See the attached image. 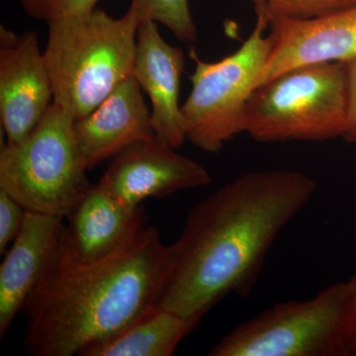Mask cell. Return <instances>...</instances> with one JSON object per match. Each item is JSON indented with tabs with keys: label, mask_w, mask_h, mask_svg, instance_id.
I'll return each instance as SVG.
<instances>
[{
	"label": "cell",
	"mask_w": 356,
	"mask_h": 356,
	"mask_svg": "<svg viewBox=\"0 0 356 356\" xmlns=\"http://www.w3.org/2000/svg\"><path fill=\"white\" fill-rule=\"evenodd\" d=\"M202 318L156 305L111 336L86 346L81 356H172Z\"/></svg>",
	"instance_id": "15"
},
{
	"label": "cell",
	"mask_w": 356,
	"mask_h": 356,
	"mask_svg": "<svg viewBox=\"0 0 356 356\" xmlns=\"http://www.w3.org/2000/svg\"><path fill=\"white\" fill-rule=\"evenodd\" d=\"M54 102L50 72L36 32L0 28V119L7 144L22 142Z\"/></svg>",
	"instance_id": "8"
},
{
	"label": "cell",
	"mask_w": 356,
	"mask_h": 356,
	"mask_svg": "<svg viewBox=\"0 0 356 356\" xmlns=\"http://www.w3.org/2000/svg\"><path fill=\"white\" fill-rule=\"evenodd\" d=\"M64 229V218L26 210L19 233L0 266V337L6 336L57 252Z\"/></svg>",
	"instance_id": "14"
},
{
	"label": "cell",
	"mask_w": 356,
	"mask_h": 356,
	"mask_svg": "<svg viewBox=\"0 0 356 356\" xmlns=\"http://www.w3.org/2000/svg\"><path fill=\"white\" fill-rule=\"evenodd\" d=\"M175 261V243L161 242L154 227L92 262L79 261L60 238L23 306L26 350L33 356L79 355L120 331L159 304Z\"/></svg>",
	"instance_id": "2"
},
{
	"label": "cell",
	"mask_w": 356,
	"mask_h": 356,
	"mask_svg": "<svg viewBox=\"0 0 356 356\" xmlns=\"http://www.w3.org/2000/svg\"><path fill=\"white\" fill-rule=\"evenodd\" d=\"M268 28L273 49L259 86L302 65L356 60V4L313 19L273 18Z\"/></svg>",
	"instance_id": "10"
},
{
	"label": "cell",
	"mask_w": 356,
	"mask_h": 356,
	"mask_svg": "<svg viewBox=\"0 0 356 356\" xmlns=\"http://www.w3.org/2000/svg\"><path fill=\"white\" fill-rule=\"evenodd\" d=\"M269 22L257 16L252 34L235 53L216 63L199 58L191 74V92L181 105L186 139L206 153L218 154L243 132L248 100L259 88L262 70L273 49Z\"/></svg>",
	"instance_id": "6"
},
{
	"label": "cell",
	"mask_w": 356,
	"mask_h": 356,
	"mask_svg": "<svg viewBox=\"0 0 356 356\" xmlns=\"http://www.w3.org/2000/svg\"><path fill=\"white\" fill-rule=\"evenodd\" d=\"M348 100L343 139L356 145V60L348 63Z\"/></svg>",
	"instance_id": "20"
},
{
	"label": "cell",
	"mask_w": 356,
	"mask_h": 356,
	"mask_svg": "<svg viewBox=\"0 0 356 356\" xmlns=\"http://www.w3.org/2000/svg\"><path fill=\"white\" fill-rule=\"evenodd\" d=\"M254 4L255 13L257 16H264V11H266L267 1L268 0H250Z\"/></svg>",
	"instance_id": "22"
},
{
	"label": "cell",
	"mask_w": 356,
	"mask_h": 356,
	"mask_svg": "<svg viewBox=\"0 0 356 356\" xmlns=\"http://www.w3.org/2000/svg\"><path fill=\"white\" fill-rule=\"evenodd\" d=\"M140 22L152 20L165 25L178 40L194 43L197 29L192 18L188 0H132Z\"/></svg>",
	"instance_id": "16"
},
{
	"label": "cell",
	"mask_w": 356,
	"mask_h": 356,
	"mask_svg": "<svg viewBox=\"0 0 356 356\" xmlns=\"http://www.w3.org/2000/svg\"><path fill=\"white\" fill-rule=\"evenodd\" d=\"M350 293L341 282L306 301L276 304L234 327L210 356H344Z\"/></svg>",
	"instance_id": "7"
},
{
	"label": "cell",
	"mask_w": 356,
	"mask_h": 356,
	"mask_svg": "<svg viewBox=\"0 0 356 356\" xmlns=\"http://www.w3.org/2000/svg\"><path fill=\"white\" fill-rule=\"evenodd\" d=\"M356 4V0H268L261 17L307 20L321 17Z\"/></svg>",
	"instance_id": "17"
},
{
	"label": "cell",
	"mask_w": 356,
	"mask_h": 356,
	"mask_svg": "<svg viewBox=\"0 0 356 356\" xmlns=\"http://www.w3.org/2000/svg\"><path fill=\"white\" fill-rule=\"evenodd\" d=\"M26 210L6 191H0V252L15 240L24 221Z\"/></svg>",
	"instance_id": "19"
},
{
	"label": "cell",
	"mask_w": 356,
	"mask_h": 356,
	"mask_svg": "<svg viewBox=\"0 0 356 356\" xmlns=\"http://www.w3.org/2000/svg\"><path fill=\"white\" fill-rule=\"evenodd\" d=\"M67 219L63 242L70 254L83 262L114 254L147 226L144 208L119 202L102 180L89 186Z\"/></svg>",
	"instance_id": "13"
},
{
	"label": "cell",
	"mask_w": 356,
	"mask_h": 356,
	"mask_svg": "<svg viewBox=\"0 0 356 356\" xmlns=\"http://www.w3.org/2000/svg\"><path fill=\"white\" fill-rule=\"evenodd\" d=\"M142 90L134 76L128 77L97 108L74 120V137L88 170L134 143L154 138Z\"/></svg>",
	"instance_id": "12"
},
{
	"label": "cell",
	"mask_w": 356,
	"mask_h": 356,
	"mask_svg": "<svg viewBox=\"0 0 356 356\" xmlns=\"http://www.w3.org/2000/svg\"><path fill=\"white\" fill-rule=\"evenodd\" d=\"M184 70L181 49L161 36L156 22L142 21L138 29L133 76L151 102L154 137L175 149L187 140L179 105Z\"/></svg>",
	"instance_id": "11"
},
{
	"label": "cell",
	"mask_w": 356,
	"mask_h": 356,
	"mask_svg": "<svg viewBox=\"0 0 356 356\" xmlns=\"http://www.w3.org/2000/svg\"><path fill=\"white\" fill-rule=\"evenodd\" d=\"M156 139L134 143L115 156L102 177L119 202L139 207L147 198H163L212 184L203 165Z\"/></svg>",
	"instance_id": "9"
},
{
	"label": "cell",
	"mask_w": 356,
	"mask_h": 356,
	"mask_svg": "<svg viewBox=\"0 0 356 356\" xmlns=\"http://www.w3.org/2000/svg\"><path fill=\"white\" fill-rule=\"evenodd\" d=\"M74 123V117L53 102L25 140L2 147L0 191L25 210L67 218L91 185Z\"/></svg>",
	"instance_id": "5"
},
{
	"label": "cell",
	"mask_w": 356,
	"mask_h": 356,
	"mask_svg": "<svg viewBox=\"0 0 356 356\" xmlns=\"http://www.w3.org/2000/svg\"><path fill=\"white\" fill-rule=\"evenodd\" d=\"M99 0H21L25 13L46 22L95 10Z\"/></svg>",
	"instance_id": "18"
},
{
	"label": "cell",
	"mask_w": 356,
	"mask_h": 356,
	"mask_svg": "<svg viewBox=\"0 0 356 356\" xmlns=\"http://www.w3.org/2000/svg\"><path fill=\"white\" fill-rule=\"evenodd\" d=\"M140 23L132 6L120 18L95 8L49 22L44 57L54 103L79 120L132 76Z\"/></svg>",
	"instance_id": "3"
},
{
	"label": "cell",
	"mask_w": 356,
	"mask_h": 356,
	"mask_svg": "<svg viewBox=\"0 0 356 356\" xmlns=\"http://www.w3.org/2000/svg\"><path fill=\"white\" fill-rule=\"evenodd\" d=\"M346 283L350 293V305L344 337V356H356V273Z\"/></svg>",
	"instance_id": "21"
},
{
	"label": "cell",
	"mask_w": 356,
	"mask_h": 356,
	"mask_svg": "<svg viewBox=\"0 0 356 356\" xmlns=\"http://www.w3.org/2000/svg\"><path fill=\"white\" fill-rule=\"evenodd\" d=\"M348 100V63L295 67L255 89L243 132L261 143L343 138Z\"/></svg>",
	"instance_id": "4"
},
{
	"label": "cell",
	"mask_w": 356,
	"mask_h": 356,
	"mask_svg": "<svg viewBox=\"0 0 356 356\" xmlns=\"http://www.w3.org/2000/svg\"><path fill=\"white\" fill-rule=\"evenodd\" d=\"M316 188L313 178L296 170H261L196 204L175 243L177 261L159 305L202 318L229 293L247 296L276 238Z\"/></svg>",
	"instance_id": "1"
}]
</instances>
